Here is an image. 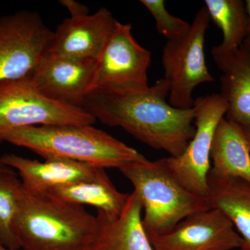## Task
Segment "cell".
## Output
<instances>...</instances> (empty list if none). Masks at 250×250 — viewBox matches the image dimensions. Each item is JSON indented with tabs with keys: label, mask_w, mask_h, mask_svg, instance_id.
<instances>
[{
	"label": "cell",
	"mask_w": 250,
	"mask_h": 250,
	"mask_svg": "<svg viewBox=\"0 0 250 250\" xmlns=\"http://www.w3.org/2000/svg\"><path fill=\"white\" fill-rule=\"evenodd\" d=\"M169 83L164 78L142 91L127 93L92 92L82 108L109 126H118L153 149L172 157L180 156L195 132V111L167 103Z\"/></svg>",
	"instance_id": "6da1fadb"
},
{
	"label": "cell",
	"mask_w": 250,
	"mask_h": 250,
	"mask_svg": "<svg viewBox=\"0 0 250 250\" xmlns=\"http://www.w3.org/2000/svg\"><path fill=\"white\" fill-rule=\"evenodd\" d=\"M98 228L83 206L23 187L15 225L22 249L92 250Z\"/></svg>",
	"instance_id": "7a4b0ae2"
},
{
	"label": "cell",
	"mask_w": 250,
	"mask_h": 250,
	"mask_svg": "<svg viewBox=\"0 0 250 250\" xmlns=\"http://www.w3.org/2000/svg\"><path fill=\"white\" fill-rule=\"evenodd\" d=\"M4 142L30 149L44 159H68L99 167L118 168L146 160L139 151L93 125L20 128Z\"/></svg>",
	"instance_id": "3957f363"
},
{
	"label": "cell",
	"mask_w": 250,
	"mask_h": 250,
	"mask_svg": "<svg viewBox=\"0 0 250 250\" xmlns=\"http://www.w3.org/2000/svg\"><path fill=\"white\" fill-rule=\"evenodd\" d=\"M119 170L141 200L143 225L148 236L170 232L187 217L211 208L207 198L195 195L179 182L166 158L147 159Z\"/></svg>",
	"instance_id": "277c9868"
},
{
	"label": "cell",
	"mask_w": 250,
	"mask_h": 250,
	"mask_svg": "<svg viewBox=\"0 0 250 250\" xmlns=\"http://www.w3.org/2000/svg\"><path fill=\"white\" fill-rule=\"evenodd\" d=\"M83 108L55 101L41 93L30 78L0 85V143L14 130L52 125H93Z\"/></svg>",
	"instance_id": "5b68a950"
},
{
	"label": "cell",
	"mask_w": 250,
	"mask_h": 250,
	"mask_svg": "<svg viewBox=\"0 0 250 250\" xmlns=\"http://www.w3.org/2000/svg\"><path fill=\"white\" fill-rule=\"evenodd\" d=\"M210 21L204 6L195 14L187 34L167 41L163 49L164 79L169 83V103L174 107L191 108L195 88L202 83L214 82L205 54L206 34Z\"/></svg>",
	"instance_id": "8992f818"
},
{
	"label": "cell",
	"mask_w": 250,
	"mask_h": 250,
	"mask_svg": "<svg viewBox=\"0 0 250 250\" xmlns=\"http://www.w3.org/2000/svg\"><path fill=\"white\" fill-rule=\"evenodd\" d=\"M130 24L117 21L96 62L90 93H127L149 88L152 54L136 41Z\"/></svg>",
	"instance_id": "52a82bcc"
},
{
	"label": "cell",
	"mask_w": 250,
	"mask_h": 250,
	"mask_svg": "<svg viewBox=\"0 0 250 250\" xmlns=\"http://www.w3.org/2000/svg\"><path fill=\"white\" fill-rule=\"evenodd\" d=\"M192 106L195 111L193 137L180 156L166 159L170 170L184 187L195 195L207 199L212 143L219 123L226 116L228 106L220 94H213L197 98Z\"/></svg>",
	"instance_id": "ba28073f"
},
{
	"label": "cell",
	"mask_w": 250,
	"mask_h": 250,
	"mask_svg": "<svg viewBox=\"0 0 250 250\" xmlns=\"http://www.w3.org/2000/svg\"><path fill=\"white\" fill-rule=\"evenodd\" d=\"M52 36L37 13L24 10L0 17V85L29 78Z\"/></svg>",
	"instance_id": "9c48e42d"
},
{
	"label": "cell",
	"mask_w": 250,
	"mask_h": 250,
	"mask_svg": "<svg viewBox=\"0 0 250 250\" xmlns=\"http://www.w3.org/2000/svg\"><path fill=\"white\" fill-rule=\"evenodd\" d=\"M148 237L154 250H231L243 246L231 221L214 208L187 217L170 232Z\"/></svg>",
	"instance_id": "30bf717a"
},
{
	"label": "cell",
	"mask_w": 250,
	"mask_h": 250,
	"mask_svg": "<svg viewBox=\"0 0 250 250\" xmlns=\"http://www.w3.org/2000/svg\"><path fill=\"white\" fill-rule=\"evenodd\" d=\"M96 62L67 58L46 52L29 78L47 98L82 108L90 93Z\"/></svg>",
	"instance_id": "8fae6325"
},
{
	"label": "cell",
	"mask_w": 250,
	"mask_h": 250,
	"mask_svg": "<svg viewBox=\"0 0 250 250\" xmlns=\"http://www.w3.org/2000/svg\"><path fill=\"white\" fill-rule=\"evenodd\" d=\"M116 22L106 8L83 17L66 18L53 32L47 52L67 58L97 61Z\"/></svg>",
	"instance_id": "7c38bea8"
},
{
	"label": "cell",
	"mask_w": 250,
	"mask_h": 250,
	"mask_svg": "<svg viewBox=\"0 0 250 250\" xmlns=\"http://www.w3.org/2000/svg\"><path fill=\"white\" fill-rule=\"evenodd\" d=\"M210 53L221 72L220 95L228 106L225 118L250 127V50L243 45L230 49L217 45Z\"/></svg>",
	"instance_id": "4fadbf2b"
},
{
	"label": "cell",
	"mask_w": 250,
	"mask_h": 250,
	"mask_svg": "<svg viewBox=\"0 0 250 250\" xmlns=\"http://www.w3.org/2000/svg\"><path fill=\"white\" fill-rule=\"evenodd\" d=\"M1 158L6 166L19 174L23 187L32 191H52L88 180L103 169L59 158L40 161L14 154H5Z\"/></svg>",
	"instance_id": "5bb4252c"
},
{
	"label": "cell",
	"mask_w": 250,
	"mask_h": 250,
	"mask_svg": "<svg viewBox=\"0 0 250 250\" xmlns=\"http://www.w3.org/2000/svg\"><path fill=\"white\" fill-rule=\"evenodd\" d=\"M143 206L134 190L124 210L114 218L98 212L92 250H154L142 222Z\"/></svg>",
	"instance_id": "9a60e30c"
},
{
	"label": "cell",
	"mask_w": 250,
	"mask_h": 250,
	"mask_svg": "<svg viewBox=\"0 0 250 250\" xmlns=\"http://www.w3.org/2000/svg\"><path fill=\"white\" fill-rule=\"evenodd\" d=\"M208 201L223 213L243 241L242 250H250V183L209 172Z\"/></svg>",
	"instance_id": "2e32d148"
},
{
	"label": "cell",
	"mask_w": 250,
	"mask_h": 250,
	"mask_svg": "<svg viewBox=\"0 0 250 250\" xmlns=\"http://www.w3.org/2000/svg\"><path fill=\"white\" fill-rule=\"evenodd\" d=\"M210 172L250 183V147L243 127L223 118L219 123L210 150Z\"/></svg>",
	"instance_id": "e0dca14e"
},
{
	"label": "cell",
	"mask_w": 250,
	"mask_h": 250,
	"mask_svg": "<svg viewBox=\"0 0 250 250\" xmlns=\"http://www.w3.org/2000/svg\"><path fill=\"white\" fill-rule=\"evenodd\" d=\"M76 205H89L110 218L118 216L127 203L130 193L119 191L101 169L93 178L49 191Z\"/></svg>",
	"instance_id": "ac0fdd59"
},
{
	"label": "cell",
	"mask_w": 250,
	"mask_h": 250,
	"mask_svg": "<svg viewBox=\"0 0 250 250\" xmlns=\"http://www.w3.org/2000/svg\"><path fill=\"white\" fill-rule=\"evenodd\" d=\"M210 21L222 31L220 46L235 49L243 45L248 35V20L245 1L242 0H206Z\"/></svg>",
	"instance_id": "d6986e66"
},
{
	"label": "cell",
	"mask_w": 250,
	"mask_h": 250,
	"mask_svg": "<svg viewBox=\"0 0 250 250\" xmlns=\"http://www.w3.org/2000/svg\"><path fill=\"white\" fill-rule=\"evenodd\" d=\"M22 188L16 171L0 172V243L9 250L21 249L15 225Z\"/></svg>",
	"instance_id": "ffe728a7"
},
{
	"label": "cell",
	"mask_w": 250,
	"mask_h": 250,
	"mask_svg": "<svg viewBox=\"0 0 250 250\" xmlns=\"http://www.w3.org/2000/svg\"><path fill=\"white\" fill-rule=\"evenodd\" d=\"M141 2L154 18L156 30L167 41L178 39L190 29V24L169 13L164 0H141Z\"/></svg>",
	"instance_id": "44dd1931"
},
{
	"label": "cell",
	"mask_w": 250,
	"mask_h": 250,
	"mask_svg": "<svg viewBox=\"0 0 250 250\" xmlns=\"http://www.w3.org/2000/svg\"><path fill=\"white\" fill-rule=\"evenodd\" d=\"M60 4L68 10L71 18L83 17L89 14L88 7L73 0H62Z\"/></svg>",
	"instance_id": "7402d4cb"
},
{
	"label": "cell",
	"mask_w": 250,
	"mask_h": 250,
	"mask_svg": "<svg viewBox=\"0 0 250 250\" xmlns=\"http://www.w3.org/2000/svg\"><path fill=\"white\" fill-rule=\"evenodd\" d=\"M12 171L15 170H13V169L9 167V166H6V164H4V161H2L1 156H0V172H12Z\"/></svg>",
	"instance_id": "603a6c76"
},
{
	"label": "cell",
	"mask_w": 250,
	"mask_h": 250,
	"mask_svg": "<svg viewBox=\"0 0 250 250\" xmlns=\"http://www.w3.org/2000/svg\"><path fill=\"white\" fill-rule=\"evenodd\" d=\"M245 5H246L247 16H248V34H249L250 33V0L245 1Z\"/></svg>",
	"instance_id": "cb8c5ba5"
},
{
	"label": "cell",
	"mask_w": 250,
	"mask_h": 250,
	"mask_svg": "<svg viewBox=\"0 0 250 250\" xmlns=\"http://www.w3.org/2000/svg\"><path fill=\"white\" fill-rule=\"evenodd\" d=\"M243 47H245L246 48L250 50V33L248 34L246 39H245L244 42H243Z\"/></svg>",
	"instance_id": "d4e9b609"
},
{
	"label": "cell",
	"mask_w": 250,
	"mask_h": 250,
	"mask_svg": "<svg viewBox=\"0 0 250 250\" xmlns=\"http://www.w3.org/2000/svg\"><path fill=\"white\" fill-rule=\"evenodd\" d=\"M243 127V126H242ZM243 131H244L245 135H246V139L248 140V143L250 147V127H243Z\"/></svg>",
	"instance_id": "484cf974"
},
{
	"label": "cell",
	"mask_w": 250,
	"mask_h": 250,
	"mask_svg": "<svg viewBox=\"0 0 250 250\" xmlns=\"http://www.w3.org/2000/svg\"><path fill=\"white\" fill-rule=\"evenodd\" d=\"M0 250H9V249H7V248H5L4 246H2V245L0 243Z\"/></svg>",
	"instance_id": "4316f807"
}]
</instances>
